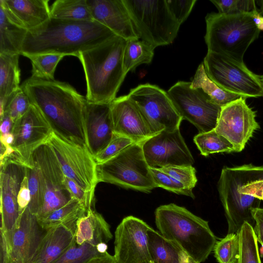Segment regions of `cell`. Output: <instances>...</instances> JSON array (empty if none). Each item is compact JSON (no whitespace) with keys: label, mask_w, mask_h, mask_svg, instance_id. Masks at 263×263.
<instances>
[{"label":"cell","mask_w":263,"mask_h":263,"mask_svg":"<svg viewBox=\"0 0 263 263\" xmlns=\"http://www.w3.org/2000/svg\"><path fill=\"white\" fill-rule=\"evenodd\" d=\"M21 87L53 133L69 142L88 149L84 119L86 97L68 83L55 79L31 76Z\"/></svg>","instance_id":"obj_1"},{"label":"cell","mask_w":263,"mask_h":263,"mask_svg":"<svg viewBox=\"0 0 263 263\" xmlns=\"http://www.w3.org/2000/svg\"><path fill=\"white\" fill-rule=\"evenodd\" d=\"M115 34L95 21L61 20L50 17L40 26L28 31L21 55L57 53L78 57Z\"/></svg>","instance_id":"obj_2"},{"label":"cell","mask_w":263,"mask_h":263,"mask_svg":"<svg viewBox=\"0 0 263 263\" xmlns=\"http://www.w3.org/2000/svg\"><path fill=\"white\" fill-rule=\"evenodd\" d=\"M218 191L228 224V233L238 234L245 222L254 227L251 211L263 200V165L224 167Z\"/></svg>","instance_id":"obj_3"},{"label":"cell","mask_w":263,"mask_h":263,"mask_svg":"<svg viewBox=\"0 0 263 263\" xmlns=\"http://www.w3.org/2000/svg\"><path fill=\"white\" fill-rule=\"evenodd\" d=\"M126 42V40L115 35L79 54L78 58L86 82L87 102L110 104L116 98L126 75L123 68Z\"/></svg>","instance_id":"obj_4"},{"label":"cell","mask_w":263,"mask_h":263,"mask_svg":"<svg viewBox=\"0 0 263 263\" xmlns=\"http://www.w3.org/2000/svg\"><path fill=\"white\" fill-rule=\"evenodd\" d=\"M159 232L198 263L213 251L217 238L208 221L184 207L174 203L162 205L155 212Z\"/></svg>","instance_id":"obj_5"},{"label":"cell","mask_w":263,"mask_h":263,"mask_svg":"<svg viewBox=\"0 0 263 263\" xmlns=\"http://www.w3.org/2000/svg\"><path fill=\"white\" fill-rule=\"evenodd\" d=\"M205 22L204 40L208 52L243 64L246 51L260 31L253 22L252 13H210L206 15Z\"/></svg>","instance_id":"obj_6"},{"label":"cell","mask_w":263,"mask_h":263,"mask_svg":"<svg viewBox=\"0 0 263 263\" xmlns=\"http://www.w3.org/2000/svg\"><path fill=\"white\" fill-rule=\"evenodd\" d=\"M98 182H104L144 193L157 187L142 149L134 143L103 162L97 163Z\"/></svg>","instance_id":"obj_7"},{"label":"cell","mask_w":263,"mask_h":263,"mask_svg":"<svg viewBox=\"0 0 263 263\" xmlns=\"http://www.w3.org/2000/svg\"><path fill=\"white\" fill-rule=\"evenodd\" d=\"M139 39L154 48L172 43L180 25L174 18L166 0H123Z\"/></svg>","instance_id":"obj_8"},{"label":"cell","mask_w":263,"mask_h":263,"mask_svg":"<svg viewBox=\"0 0 263 263\" xmlns=\"http://www.w3.org/2000/svg\"><path fill=\"white\" fill-rule=\"evenodd\" d=\"M136 105L153 135L163 130L179 129L182 118L167 92L150 84L138 85L127 95Z\"/></svg>","instance_id":"obj_9"},{"label":"cell","mask_w":263,"mask_h":263,"mask_svg":"<svg viewBox=\"0 0 263 263\" xmlns=\"http://www.w3.org/2000/svg\"><path fill=\"white\" fill-rule=\"evenodd\" d=\"M31 162L38 170L43 195L42 205L36 215L40 221L66 204L72 197L65 186V176L59 161L47 143L34 151Z\"/></svg>","instance_id":"obj_10"},{"label":"cell","mask_w":263,"mask_h":263,"mask_svg":"<svg viewBox=\"0 0 263 263\" xmlns=\"http://www.w3.org/2000/svg\"><path fill=\"white\" fill-rule=\"evenodd\" d=\"M203 65L208 77L224 91L245 97H263L258 75L246 66L221 55L208 52Z\"/></svg>","instance_id":"obj_11"},{"label":"cell","mask_w":263,"mask_h":263,"mask_svg":"<svg viewBox=\"0 0 263 263\" xmlns=\"http://www.w3.org/2000/svg\"><path fill=\"white\" fill-rule=\"evenodd\" d=\"M167 93L182 120L192 123L199 133L214 129L221 107L200 89L191 87V82L178 81Z\"/></svg>","instance_id":"obj_12"},{"label":"cell","mask_w":263,"mask_h":263,"mask_svg":"<svg viewBox=\"0 0 263 263\" xmlns=\"http://www.w3.org/2000/svg\"><path fill=\"white\" fill-rule=\"evenodd\" d=\"M47 143L54 152L64 176L93 198L98 183L97 163L88 149L69 142L53 132Z\"/></svg>","instance_id":"obj_13"},{"label":"cell","mask_w":263,"mask_h":263,"mask_svg":"<svg viewBox=\"0 0 263 263\" xmlns=\"http://www.w3.org/2000/svg\"><path fill=\"white\" fill-rule=\"evenodd\" d=\"M0 166V232L5 237L10 253L13 233L20 215L17 196L27 166L15 155L1 161Z\"/></svg>","instance_id":"obj_14"},{"label":"cell","mask_w":263,"mask_h":263,"mask_svg":"<svg viewBox=\"0 0 263 263\" xmlns=\"http://www.w3.org/2000/svg\"><path fill=\"white\" fill-rule=\"evenodd\" d=\"M149 168L161 169L174 165H192L194 158L179 129L163 130L141 143Z\"/></svg>","instance_id":"obj_15"},{"label":"cell","mask_w":263,"mask_h":263,"mask_svg":"<svg viewBox=\"0 0 263 263\" xmlns=\"http://www.w3.org/2000/svg\"><path fill=\"white\" fill-rule=\"evenodd\" d=\"M150 227L133 216L122 219L115 232L113 256L117 263H154L147 242Z\"/></svg>","instance_id":"obj_16"},{"label":"cell","mask_w":263,"mask_h":263,"mask_svg":"<svg viewBox=\"0 0 263 263\" xmlns=\"http://www.w3.org/2000/svg\"><path fill=\"white\" fill-rule=\"evenodd\" d=\"M242 97L221 107L215 131L227 139L236 152L242 151L255 130L259 128L256 114Z\"/></svg>","instance_id":"obj_17"},{"label":"cell","mask_w":263,"mask_h":263,"mask_svg":"<svg viewBox=\"0 0 263 263\" xmlns=\"http://www.w3.org/2000/svg\"><path fill=\"white\" fill-rule=\"evenodd\" d=\"M53 132L44 117L31 104L27 112L13 123L11 133L14 140L11 147L27 167L31 166L33 153L47 143Z\"/></svg>","instance_id":"obj_18"},{"label":"cell","mask_w":263,"mask_h":263,"mask_svg":"<svg viewBox=\"0 0 263 263\" xmlns=\"http://www.w3.org/2000/svg\"><path fill=\"white\" fill-rule=\"evenodd\" d=\"M84 119L87 148L95 158L107 147L115 135L110 104L86 101Z\"/></svg>","instance_id":"obj_19"},{"label":"cell","mask_w":263,"mask_h":263,"mask_svg":"<svg viewBox=\"0 0 263 263\" xmlns=\"http://www.w3.org/2000/svg\"><path fill=\"white\" fill-rule=\"evenodd\" d=\"M110 105L115 134L127 137L138 143L153 136L127 95L116 98Z\"/></svg>","instance_id":"obj_20"},{"label":"cell","mask_w":263,"mask_h":263,"mask_svg":"<svg viewBox=\"0 0 263 263\" xmlns=\"http://www.w3.org/2000/svg\"><path fill=\"white\" fill-rule=\"evenodd\" d=\"M92 17L126 41L139 39L123 0H87Z\"/></svg>","instance_id":"obj_21"},{"label":"cell","mask_w":263,"mask_h":263,"mask_svg":"<svg viewBox=\"0 0 263 263\" xmlns=\"http://www.w3.org/2000/svg\"><path fill=\"white\" fill-rule=\"evenodd\" d=\"M44 232L36 216L27 207L20 214L13 233L10 253L12 263H29Z\"/></svg>","instance_id":"obj_22"},{"label":"cell","mask_w":263,"mask_h":263,"mask_svg":"<svg viewBox=\"0 0 263 263\" xmlns=\"http://www.w3.org/2000/svg\"><path fill=\"white\" fill-rule=\"evenodd\" d=\"M48 0H0L6 17L15 25L31 31L50 18Z\"/></svg>","instance_id":"obj_23"},{"label":"cell","mask_w":263,"mask_h":263,"mask_svg":"<svg viewBox=\"0 0 263 263\" xmlns=\"http://www.w3.org/2000/svg\"><path fill=\"white\" fill-rule=\"evenodd\" d=\"M76 226L60 225L49 228L43 234L29 263H52L74 240Z\"/></svg>","instance_id":"obj_24"},{"label":"cell","mask_w":263,"mask_h":263,"mask_svg":"<svg viewBox=\"0 0 263 263\" xmlns=\"http://www.w3.org/2000/svg\"><path fill=\"white\" fill-rule=\"evenodd\" d=\"M112 238L110 226L101 214L92 208L77 220L74 241L78 245L107 243Z\"/></svg>","instance_id":"obj_25"},{"label":"cell","mask_w":263,"mask_h":263,"mask_svg":"<svg viewBox=\"0 0 263 263\" xmlns=\"http://www.w3.org/2000/svg\"><path fill=\"white\" fill-rule=\"evenodd\" d=\"M148 246L154 263H181L184 252L172 241L150 227L147 231Z\"/></svg>","instance_id":"obj_26"},{"label":"cell","mask_w":263,"mask_h":263,"mask_svg":"<svg viewBox=\"0 0 263 263\" xmlns=\"http://www.w3.org/2000/svg\"><path fill=\"white\" fill-rule=\"evenodd\" d=\"M28 31L11 22L0 7V54L21 53Z\"/></svg>","instance_id":"obj_27"},{"label":"cell","mask_w":263,"mask_h":263,"mask_svg":"<svg viewBox=\"0 0 263 263\" xmlns=\"http://www.w3.org/2000/svg\"><path fill=\"white\" fill-rule=\"evenodd\" d=\"M20 55L0 54V99H6L20 87Z\"/></svg>","instance_id":"obj_28"},{"label":"cell","mask_w":263,"mask_h":263,"mask_svg":"<svg viewBox=\"0 0 263 263\" xmlns=\"http://www.w3.org/2000/svg\"><path fill=\"white\" fill-rule=\"evenodd\" d=\"M191 87L201 89L215 103L221 107L242 97L221 89L208 77L203 63L198 66L191 82Z\"/></svg>","instance_id":"obj_29"},{"label":"cell","mask_w":263,"mask_h":263,"mask_svg":"<svg viewBox=\"0 0 263 263\" xmlns=\"http://www.w3.org/2000/svg\"><path fill=\"white\" fill-rule=\"evenodd\" d=\"M50 17L73 21H93L87 0H57L50 7Z\"/></svg>","instance_id":"obj_30"},{"label":"cell","mask_w":263,"mask_h":263,"mask_svg":"<svg viewBox=\"0 0 263 263\" xmlns=\"http://www.w3.org/2000/svg\"><path fill=\"white\" fill-rule=\"evenodd\" d=\"M85 213L82 204L72 198L66 204L38 221L44 230L60 225L76 226L78 219Z\"/></svg>","instance_id":"obj_31"},{"label":"cell","mask_w":263,"mask_h":263,"mask_svg":"<svg viewBox=\"0 0 263 263\" xmlns=\"http://www.w3.org/2000/svg\"><path fill=\"white\" fill-rule=\"evenodd\" d=\"M153 47L140 39L126 41L123 54V68L127 74L141 64H150L154 55Z\"/></svg>","instance_id":"obj_32"},{"label":"cell","mask_w":263,"mask_h":263,"mask_svg":"<svg viewBox=\"0 0 263 263\" xmlns=\"http://www.w3.org/2000/svg\"><path fill=\"white\" fill-rule=\"evenodd\" d=\"M106 243L93 245L88 242L77 244L74 240L67 250L52 263H86L107 251Z\"/></svg>","instance_id":"obj_33"},{"label":"cell","mask_w":263,"mask_h":263,"mask_svg":"<svg viewBox=\"0 0 263 263\" xmlns=\"http://www.w3.org/2000/svg\"><path fill=\"white\" fill-rule=\"evenodd\" d=\"M194 141L201 154L204 156L217 153L236 152L234 145L215 129L199 133L194 137Z\"/></svg>","instance_id":"obj_34"},{"label":"cell","mask_w":263,"mask_h":263,"mask_svg":"<svg viewBox=\"0 0 263 263\" xmlns=\"http://www.w3.org/2000/svg\"><path fill=\"white\" fill-rule=\"evenodd\" d=\"M239 235L240 253L238 263H261L253 227L247 222L244 223Z\"/></svg>","instance_id":"obj_35"},{"label":"cell","mask_w":263,"mask_h":263,"mask_svg":"<svg viewBox=\"0 0 263 263\" xmlns=\"http://www.w3.org/2000/svg\"><path fill=\"white\" fill-rule=\"evenodd\" d=\"M31 103L20 87L6 99H0V117L7 114L14 123L29 110Z\"/></svg>","instance_id":"obj_36"},{"label":"cell","mask_w":263,"mask_h":263,"mask_svg":"<svg viewBox=\"0 0 263 263\" xmlns=\"http://www.w3.org/2000/svg\"><path fill=\"white\" fill-rule=\"evenodd\" d=\"M65 55L57 53H41L27 55L32 65V77L54 79V74L59 62Z\"/></svg>","instance_id":"obj_37"},{"label":"cell","mask_w":263,"mask_h":263,"mask_svg":"<svg viewBox=\"0 0 263 263\" xmlns=\"http://www.w3.org/2000/svg\"><path fill=\"white\" fill-rule=\"evenodd\" d=\"M213 251L218 263H238L240 253L239 233H228L226 237L217 241Z\"/></svg>","instance_id":"obj_38"},{"label":"cell","mask_w":263,"mask_h":263,"mask_svg":"<svg viewBox=\"0 0 263 263\" xmlns=\"http://www.w3.org/2000/svg\"><path fill=\"white\" fill-rule=\"evenodd\" d=\"M26 175L31 197L28 207L30 212L36 216L42 205L43 195L39 172L34 164L27 167Z\"/></svg>","instance_id":"obj_39"},{"label":"cell","mask_w":263,"mask_h":263,"mask_svg":"<svg viewBox=\"0 0 263 263\" xmlns=\"http://www.w3.org/2000/svg\"><path fill=\"white\" fill-rule=\"evenodd\" d=\"M157 187H161L174 193L195 198L192 190L185 187L176 179L160 169L150 168Z\"/></svg>","instance_id":"obj_40"},{"label":"cell","mask_w":263,"mask_h":263,"mask_svg":"<svg viewBox=\"0 0 263 263\" xmlns=\"http://www.w3.org/2000/svg\"><path fill=\"white\" fill-rule=\"evenodd\" d=\"M217 8L218 13L226 15L252 13L257 10L253 0H211Z\"/></svg>","instance_id":"obj_41"},{"label":"cell","mask_w":263,"mask_h":263,"mask_svg":"<svg viewBox=\"0 0 263 263\" xmlns=\"http://www.w3.org/2000/svg\"><path fill=\"white\" fill-rule=\"evenodd\" d=\"M160 170L191 190H193L197 184L196 170L192 165L169 166Z\"/></svg>","instance_id":"obj_42"},{"label":"cell","mask_w":263,"mask_h":263,"mask_svg":"<svg viewBox=\"0 0 263 263\" xmlns=\"http://www.w3.org/2000/svg\"><path fill=\"white\" fill-rule=\"evenodd\" d=\"M134 143L127 137L115 134L107 147L94 158L95 160L97 163L107 161Z\"/></svg>","instance_id":"obj_43"},{"label":"cell","mask_w":263,"mask_h":263,"mask_svg":"<svg viewBox=\"0 0 263 263\" xmlns=\"http://www.w3.org/2000/svg\"><path fill=\"white\" fill-rule=\"evenodd\" d=\"M196 2V0H166L170 12L180 25L186 20Z\"/></svg>","instance_id":"obj_44"},{"label":"cell","mask_w":263,"mask_h":263,"mask_svg":"<svg viewBox=\"0 0 263 263\" xmlns=\"http://www.w3.org/2000/svg\"><path fill=\"white\" fill-rule=\"evenodd\" d=\"M64 184L72 198L78 201L85 209L86 212L91 208L93 197L80 187L72 180L64 176Z\"/></svg>","instance_id":"obj_45"},{"label":"cell","mask_w":263,"mask_h":263,"mask_svg":"<svg viewBox=\"0 0 263 263\" xmlns=\"http://www.w3.org/2000/svg\"><path fill=\"white\" fill-rule=\"evenodd\" d=\"M251 212L255 221L254 231L258 242L261 245L263 249V208L259 207L254 208ZM261 252V256H262L263 251Z\"/></svg>","instance_id":"obj_46"},{"label":"cell","mask_w":263,"mask_h":263,"mask_svg":"<svg viewBox=\"0 0 263 263\" xmlns=\"http://www.w3.org/2000/svg\"><path fill=\"white\" fill-rule=\"evenodd\" d=\"M30 199L31 197L28 187V179L26 175L22 181L17 196L20 214L28 206Z\"/></svg>","instance_id":"obj_47"},{"label":"cell","mask_w":263,"mask_h":263,"mask_svg":"<svg viewBox=\"0 0 263 263\" xmlns=\"http://www.w3.org/2000/svg\"><path fill=\"white\" fill-rule=\"evenodd\" d=\"M11 262L10 251L5 237L2 233H1L0 263H11Z\"/></svg>","instance_id":"obj_48"},{"label":"cell","mask_w":263,"mask_h":263,"mask_svg":"<svg viewBox=\"0 0 263 263\" xmlns=\"http://www.w3.org/2000/svg\"><path fill=\"white\" fill-rule=\"evenodd\" d=\"M13 123L9 117L6 114L1 116L0 130L1 135H4L11 133Z\"/></svg>","instance_id":"obj_49"},{"label":"cell","mask_w":263,"mask_h":263,"mask_svg":"<svg viewBox=\"0 0 263 263\" xmlns=\"http://www.w3.org/2000/svg\"><path fill=\"white\" fill-rule=\"evenodd\" d=\"M86 263H117V262L114 256L106 251L101 255L92 258Z\"/></svg>","instance_id":"obj_50"},{"label":"cell","mask_w":263,"mask_h":263,"mask_svg":"<svg viewBox=\"0 0 263 263\" xmlns=\"http://www.w3.org/2000/svg\"><path fill=\"white\" fill-rule=\"evenodd\" d=\"M252 17L257 28L260 31L263 30V16L256 10L252 13Z\"/></svg>","instance_id":"obj_51"},{"label":"cell","mask_w":263,"mask_h":263,"mask_svg":"<svg viewBox=\"0 0 263 263\" xmlns=\"http://www.w3.org/2000/svg\"><path fill=\"white\" fill-rule=\"evenodd\" d=\"M14 140L13 135L11 133L1 135V143L3 146H11Z\"/></svg>","instance_id":"obj_52"},{"label":"cell","mask_w":263,"mask_h":263,"mask_svg":"<svg viewBox=\"0 0 263 263\" xmlns=\"http://www.w3.org/2000/svg\"><path fill=\"white\" fill-rule=\"evenodd\" d=\"M181 263H198L193 259L191 257L187 255L185 253H184Z\"/></svg>","instance_id":"obj_53"},{"label":"cell","mask_w":263,"mask_h":263,"mask_svg":"<svg viewBox=\"0 0 263 263\" xmlns=\"http://www.w3.org/2000/svg\"><path fill=\"white\" fill-rule=\"evenodd\" d=\"M257 3H258L259 5L260 6V8H261V12H260V13L261 14H263V1H256Z\"/></svg>","instance_id":"obj_54"},{"label":"cell","mask_w":263,"mask_h":263,"mask_svg":"<svg viewBox=\"0 0 263 263\" xmlns=\"http://www.w3.org/2000/svg\"><path fill=\"white\" fill-rule=\"evenodd\" d=\"M258 78L259 80V82L260 83L261 86L263 90V75L259 76L258 75Z\"/></svg>","instance_id":"obj_55"},{"label":"cell","mask_w":263,"mask_h":263,"mask_svg":"<svg viewBox=\"0 0 263 263\" xmlns=\"http://www.w3.org/2000/svg\"><path fill=\"white\" fill-rule=\"evenodd\" d=\"M11 263H12V262Z\"/></svg>","instance_id":"obj_56"}]
</instances>
